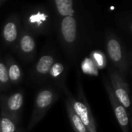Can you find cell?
Listing matches in <instances>:
<instances>
[{"mask_svg":"<svg viewBox=\"0 0 132 132\" xmlns=\"http://www.w3.org/2000/svg\"><path fill=\"white\" fill-rule=\"evenodd\" d=\"M57 15V29L60 39L69 51L74 48L79 37V22L72 0H56L53 2Z\"/></svg>","mask_w":132,"mask_h":132,"instance_id":"obj_1","label":"cell"},{"mask_svg":"<svg viewBox=\"0 0 132 132\" xmlns=\"http://www.w3.org/2000/svg\"><path fill=\"white\" fill-rule=\"evenodd\" d=\"M22 23L23 29L32 35H46L52 30L53 19L45 7L35 5L25 12Z\"/></svg>","mask_w":132,"mask_h":132,"instance_id":"obj_2","label":"cell"},{"mask_svg":"<svg viewBox=\"0 0 132 132\" xmlns=\"http://www.w3.org/2000/svg\"><path fill=\"white\" fill-rule=\"evenodd\" d=\"M60 92V90L50 85H46L38 90L28 125V130L31 131L43 119L50 108L58 100Z\"/></svg>","mask_w":132,"mask_h":132,"instance_id":"obj_3","label":"cell"},{"mask_svg":"<svg viewBox=\"0 0 132 132\" xmlns=\"http://www.w3.org/2000/svg\"><path fill=\"white\" fill-rule=\"evenodd\" d=\"M66 95V101L70 104L73 111L78 115V117L82 121L84 125L87 128L88 132H97V126L95 119L92 114L91 109L90 108L89 103L86 99L84 94V89L82 84L78 81V95L77 98H75L72 94L70 92L68 88L66 87L62 90Z\"/></svg>","mask_w":132,"mask_h":132,"instance_id":"obj_4","label":"cell"},{"mask_svg":"<svg viewBox=\"0 0 132 132\" xmlns=\"http://www.w3.org/2000/svg\"><path fill=\"white\" fill-rule=\"evenodd\" d=\"M106 50L114 67L126 78L130 69V57L121 40L112 32L106 35Z\"/></svg>","mask_w":132,"mask_h":132,"instance_id":"obj_5","label":"cell"},{"mask_svg":"<svg viewBox=\"0 0 132 132\" xmlns=\"http://www.w3.org/2000/svg\"><path fill=\"white\" fill-rule=\"evenodd\" d=\"M24 101V95L22 90L14 92L12 94L0 95L1 115L12 120L16 125L19 124Z\"/></svg>","mask_w":132,"mask_h":132,"instance_id":"obj_6","label":"cell"},{"mask_svg":"<svg viewBox=\"0 0 132 132\" xmlns=\"http://www.w3.org/2000/svg\"><path fill=\"white\" fill-rule=\"evenodd\" d=\"M108 76L114 96L126 109L129 108L131 106V98L129 85L126 81V78L113 67L108 68Z\"/></svg>","mask_w":132,"mask_h":132,"instance_id":"obj_7","label":"cell"},{"mask_svg":"<svg viewBox=\"0 0 132 132\" xmlns=\"http://www.w3.org/2000/svg\"><path fill=\"white\" fill-rule=\"evenodd\" d=\"M18 56L26 63L31 62L36 54V43L33 35L22 29L15 46Z\"/></svg>","mask_w":132,"mask_h":132,"instance_id":"obj_8","label":"cell"},{"mask_svg":"<svg viewBox=\"0 0 132 132\" xmlns=\"http://www.w3.org/2000/svg\"><path fill=\"white\" fill-rule=\"evenodd\" d=\"M103 83L104 85V88L108 94L110 103L111 104L112 109L114 111L116 119L121 127L122 132H129V116L127 109L119 102V101L116 98L112 90V88L110 85L109 80L108 77H103Z\"/></svg>","mask_w":132,"mask_h":132,"instance_id":"obj_9","label":"cell"},{"mask_svg":"<svg viewBox=\"0 0 132 132\" xmlns=\"http://www.w3.org/2000/svg\"><path fill=\"white\" fill-rule=\"evenodd\" d=\"M56 60V58L53 53H43L39 58L31 70L30 77L32 80L37 84L46 83L50 70Z\"/></svg>","mask_w":132,"mask_h":132,"instance_id":"obj_10","label":"cell"},{"mask_svg":"<svg viewBox=\"0 0 132 132\" xmlns=\"http://www.w3.org/2000/svg\"><path fill=\"white\" fill-rule=\"evenodd\" d=\"M21 21L18 15H12L5 22L2 29V38L6 46H15L21 33Z\"/></svg>","mask_w":132,"mask_h":132,"instance_id":"obj_11","label":"cell"},{"mask_svg":"<svg viewBox=\"0 0 132 132\" xmlns=\"http://www.w3.org/2000/svg\"><path fill=\"white\" fill-rule=\"evenodd\" d=\"M68 68L67 65L60 60H56L51 67L46 79L47 85L53 86L62 91L67 87L66 80Z\"/></svg>","mask_w":132,"mask_h":132,"instance_id":"obj_12","label":"cell"},{"mask_svg":"<svg viewBox=\"0 0 132 132\" xmlns=\"http://www.w3.org/2000/svg\"><path fill=\"white\" fill-rule=\"evenodd\" d=\"M5 63L7 68L8 77L10 84H18L22 79V70L16 60L9 54L5 57Z\"/></svg>","mask_w":132,"mask_h":132,"instance_id":"obj_13","label":"cell"},{"mask_svg":"<svg viewBox=\"0 0 132 132\" xmlns=\"http://www.w3.org/2000/svg\"><path fill=\"white\" fill-rule=\"evenodd\" d=\"M65 106H66V109H67V112L68 114V118H69L70 125H71L74 132H88L87 128H85V126L84 125L82 121L80 120V118L73 111L70 104L66 100H65Z\"/></svg>","mask_w":132,"mask_h":132,"instance_id":"obj_14","label":"cell"},{"mask_svg":"<svg viewBox=\"0 0 132 132\" xmlns=\"http://www.w3.org/2000/svg\"><path fill=\"white\" fill-rule=\"evenodd\" d=\"M9 86L10 83L5 60L0 56V93L8 90Z\"/></svg>","mask_w":132,"mask_h":132,"instance_id":"obj_15","label":"cell"},{"mask_svg":"<svg viewBox=\"0 0 132 132\" xmlns=\"http://www.w3.org/2000/svg\"><path fill=\"white\" fill-rule=\"evenodd\" d=\"M17 125L10 118L0 115V132H15Z\"/></svg>","mask_w":132,"mask_h":132,"instance_id":"obj_16","label":"cell"},{"mask_svg":"<svg viewBox=\"0 0 132 132\" xmlns=\"http://www.w3.org/2000/svg\"><path fill=\"white\" fill-rule=\"evenodd\" d=\"M15 132H25L22 129H16V131Z\"/></svg>","mask_w":132,"mask_h":132,"instance_id":"obj_17","label":"cell"},{"mask_svg":"<svg viewBox=\"0 0 132 132\" xmlns=\"http://www.w3.org/2000/svg\"><path fill=\"white\" fill-rule=\"evenodd\" d=\"M4 2H5L4 0H2H2H0V5H2V3Z\"/></svg>","mask_w":132,"mask_h":132,"instance_id":"obj_18","label":"cell"}]
</instances>
